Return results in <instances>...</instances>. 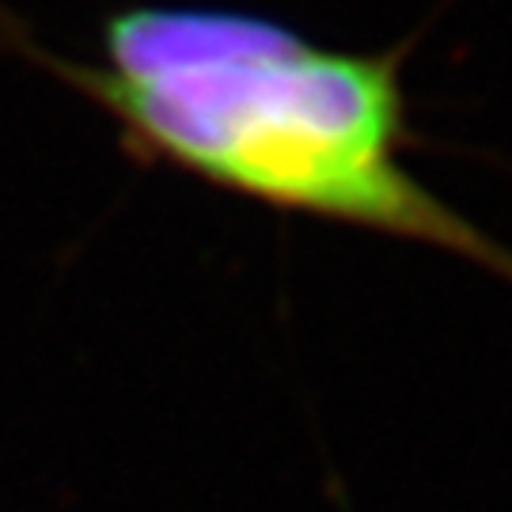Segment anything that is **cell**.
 Instances as JSON below:
<instances>
[{
	"label": "cell",
	"mask_w": 512,
	"mask_h": 512,
	"mask_svg": "<svg viewBox=\"0 0 512 512\" xmlns=\"http://www.w3.org/2000/svg\"><path fill=\"white\" fill-rule=\"evenodd\" d=\"M410 46L342 50L266 12L137 0L110 8L99 57L76 61L0 4V54L107 114L137 167L281 217L429 247L512 285L509 243L410 167Z\"/></svg>",
	"instance_id": "obj_1"
}]
</instances>
